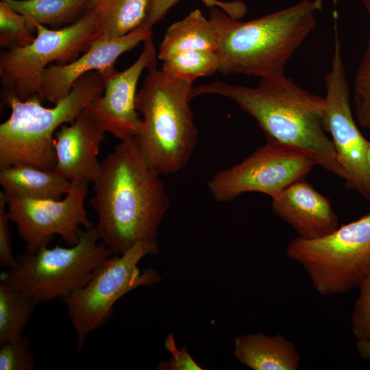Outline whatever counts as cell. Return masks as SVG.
<instances>
[{
    "mask_svg": "<svg viewBox=\"0 0 370 370\" xmlns=\"http://www.w3.org/2000/svg\"><path fill=\"white\" fill-rule=\"evenodd\" d=\"M180 0H149L146 16L141 27L149 29L162 20L168 10Z\"/></svg>",
    "mask_w": 370,
    "mask_h": 370,
    "instance_id": "cell-30",
    "label": "cell"
},
{
    "mask_svg": "<svg viewBox=\"0 0 370 370\" xmlns=\"http://www.w3.org/2000/svg\"><path fill=\"white\" fill-rule=\"evenodd\" d=\"M104 87L103 77L92 71L80 77L70 92L52 108L43 106L38 98L21 101L9 97L1 101L11 112L0 125V168L25 163L53 169L56 132L62 125L72 123Z\"/></svg>",
    "mask_w": 370,
    "mask_h": 370,
    "instance_id": "cell-5",
    "label": "cell"
},
{
    "mask_svg": "<svg viewBox=\"0 0 370 370\" xmlns=\"http://www.w3.org/2000/svg\"><path fill=\"white\" fill-rule=\"evenodd\" d=\"M158 250L156 241L136 243L124 254L109 257L86 284L62 299L76 335L77 353L89 334L112 318L113 306L119 299L139 286L161 280L155 269L140 271L138 265L144 256Z\"/></svg>",
    "mask_w": 370,
    "mask_h": 370,
    "instance_id": "cell-9",
    "label": "cell"
},
{
    "mask_svg": "<svg viewBox=\"0 0 370 370\" xmlns=\"http://www.w3.org/2000/svg\"><path fill=\"white\" fill-rule=\"evenodd\" d=\"M217 32L210 19L195 9L185 18L168 27L162 40L158 58L162 61L181 52L192 50L216 51Z\"/></svg>",
    "mask_w": 370,
    "mask_h": 370,
    "instance_id": "cell-19",
    "label": "cell"
},
{
    "mask_svg": "<svg viewBox=\"0 0 370 370\" xmlns=\"http://www.w3.org/2000/svg\"><path fill=\"white\" fill-rule=\"evenodd\" d=\"M356 347L362 359L370 360V341H356Z\"/></svg>",
    "mask_w": 370,
    "mask_h": 370,
    "instance_id": "cell-31",
    "label": "cell"
},
{
    "mask_svg": "<svg viewBox=\"0 0 370 370\" xmlns=\"http://www.w3.org/2000/svg\"><path fill=\"white\" fill-rule=\"evenodd\" d=\"M233 354L241 364L253 370H297L300 354L296 345L278 334L236 336Z\"/></svg>",
    "mask_w": 370,
    "mask_h": 370,
    "instance_id": "cell-17",
    "label": "cell"
},
{
    "mask_svg": "<svg viewBox=\"0 0 370 370\" xmlns=\"http://www.w3.org/2000/svg\"><path fill=\"white\" fill-rule=\"evenodd\" d=\"M271 208L301 238H321L339 227L330 199L305 180L293 183L273 197Z\"/></svg>",
    "mask_w": 370,
    "mask_h": 370,
    "instance_id": "cell-16",
    "label": "cell"
},
{
    "mask_svg": "<svg viewBox=\"0 0 370 370\" xmlns=\"http://www.w3.org/2000/svg\"><path fill=\"white\" fill-rule=\"evenodd\" d=\"M101 0H89V8H94Z\"/></svg>",
    "mask_w": 370,
    "mask_h": 370,
    "instance_id": "cell-33",
    "label": "cell"
},
{
    "mask_svg": "<svg viewBox=\"0 0 370 370\" xmlns=\"http://www.w3.org/2000/svg\"><path fill=\"white\" fill-rule=\"evenodd\" d=\"M147 69L137 92L136 108L141 125L133 137L147 164L160 176L175 173L189 162L198 130L189 101L192 83L172 78L156 68Z\"/></svg>",
    "mask_w": 370,
    "mask_h": 370,
    "instance_id": "cell-4",
    "label": "cell"
},
{
    "mask_svg": "<svg viewBox=\"0 0 370 370\" xmlns=\"http://www.w3.org/2000/svg\"><path fill=\"white\" fill-rule=\"evenodd\" d=\"M218 69L215 51L192 50L165 59L160 70L172 78L193 83L199 77L213 75Z\"/></svg>",
    "mask_w": 370,
    "mask_h": 370,
    "instance_id": "cell-23",
    "label": "cell"
},
{
    "mask_svg": "<svg viewBox=\"0 0 370 370\" xmlns=\"http://www.w3.org/2000/svg\"><path fill=\"white\" fill-rule=\"evenodd\" d=\"M321 7L322 0H303L246 22L212 8L209 19L218 34V71L260 78L284 75L286 62L315 28V13Z\"/></svg>",
    "mask_w": 370,
    "mask_h": 370,
    "instance_id": "cell-3",
    "label": "cell"
},
{
    "mask_svg": "<svg viewBox=\"0 0 370 370\" xmlns=\"http://www.w3.org/2000/svg\"><path fill=\"white\" fill-rule=\"evenodd\" d=\"M286 254L303 267L321 295L358 288L370 273V214L321 238L297 236L288 243Z\"/></svg>",
    "mask_w": 370,
    "mask_h": 370,
    "instance_id": "cell-8",
    "label": "cell"
},
{
    "mask_svg": "<svg viewBox=\"0 0 370 370\" xmlns=\"http://www.w3.org/2000/svg\"><path fill=\"white\" fill-rule=\"evenodd\" d=\"M35 356L29 339L19 338L0 345V370H33Z\"/></svg>",
    "mask_w": 370,
    "mask_h": 370,
    "instance_id": "cell-26",
    "label": "cell"
},
{
    "mask_svg": "<svg viewBox=\"0 0 370 370\" xmlns=\"http://www.w3.org/2000/svg\"><path fill=\"white\" fill-rule=\"evenodd\" d=\"M36 306L19 291L0 282V345L23 335Z\"/></svg>",
    "mask_w": 370,
    "mask_h": 370,
    "instance_id": "cell-22",
    "label": "cell"
},
{
    "mask_svg": "<svg viewBox=\"0 0 370 370\" xmlns=\"http://www.w3.org/2000/svg\"><path fill=\"white\" fill-rule=\"evenodd\" d=\"M25 17L7 2H0V47L3 50L23 47L35 39Z\"/></svg>",
    "mask_w": 370,
    "mask_h": 370,
    "instance_id": "cell-24",
    "label": "cell"
},
{
    "mask_svg": "<svg viewBox=\"0 0 370 370\" xmlns=\"http://www.w3.org/2000/svg\"><path fill=\"white\" fill-rule=\"evenodd\" d=\"M152 37V30L138 27L121 36H101L77 59L66 64H50L42 77L45 101L53 105L65 97L75 82L83 75L96 71L107 75L115 70L121 55Z\"/></svg>",
    "mask_w": 370,
    "mask_h": 370,
    "instance_id": "cell-14",
    "label": "cell"
},
{
    "mask_svg": "<svg viewBox=\"0 0 370 370\" xmlns=\"http://www.w3.org/2000/svg\"><path fill=\"white\" fill-rule=\"evenodd\" d=\"M149 0H101L94 8L101 36H121L142 25Z\"/></svg>",
    "mask_w": 370,
    "mask_h": 370,
    "instance_id": "cell-21",
    "label": "cell"
},
{
    "mask_svg": "<svg viewBox=\"0 0 370 370\" xmlns=\"http://www.w3.org/2000/svg\"><path fill=\"white\" fill-rule=\"evenodd\" d=\"M106 132L86 107L72 123L56 132L53 170L71 182L93 183L101 169L98 155Z\"/></svg>",
    "mask_w": 370,
    "mask_h": 370,
    "instance_id": "cell-15",
    "label": "cell"
},
{
    "mask_svg": "<svg viewBox=\"0 0 370 370\" xmlns=\"http://www.w3.org/2000/svg\"><path fill=\"white\" fill-rule=\"evenodd\" d=\"M367 160H368L369 165L370 166V145L367 151Z\"/></svg>",
    "mask_w": 370,
    "mask_h": 370,
    "instance_id": "cell-34",
    "label": "cell"
},
{
    "mask_svg": "<svg viewBox=\"0 0 370 370\" xmlns=\"http://www.w3.org/2000/svg\"><path fill=\"white\" fill-rule=\"evenodd\" d=\"M330 70L325 76L324 116L338 161L343 171L345 186L358 192L370 203V166L367 151L370 141L360 133L354 121L349 88L341 54L336 23Z\"/></svg>",
    "mask_w": 370,
    "mask_h": 370,
    "instance_id": "cell-10",
    "label": "cell"
},
{
    "mask_svg": "<svg viewBox=\"0 0 370 370\" xmlns=\"http://www.w3.org/2000/svg\"><path fill=\"white\" fill-rule=\"evenodd\" d=\"M88 182H71L63 199H34L8 197V214L25 243V251L36 252L59 235L70 246L79 239L81 229L93 226L84 206ZM6 195V194H5Z\"/></svg>",
    "mask_w": 370,
    "mask_h": 370,
    "instance_id": "cell-12",
    "label": "cell"
},
{
    "mask_svg": "<svg viewBox=\"0 0 370 370\" xmlns=\"http://www.w3.org/2000/svg\"><path fill=\"white\" fill-rule=\"evenodd\" d=\"M5 2L25 17L32 31L37 25H49L58 29L66 27L77 21L89 8V0H9Z\"/></svg>",
    "mask_w": 370,
    "mask_h": 370,
    "instance_id": "cell-20",
    "label": "cell"
},
{
    "mask_svg": "<svg viewBox=\"0 0 370 370\" xmlns=\"http://www.w3.org/2000/svg\"><path fill=\"white\" fill-rule=\"evenodd\" d=\"M8 198L3 191L0 192V266L7 270L18 264L16 257L12 254L10 221L8 214Z\"/></svg>",
    "mask_w": 370,
    "mask_h": 370,
    "instance_id": "cell-28",
    "label": "cell"
},
{
    "mask_svg": "<svg viewBox=\"0 0 370 370\" xmlns=\"http://www.w3.org/2000/svg\"><path fill=\"white\" fill-rule=\"evenodd\" d=\"M353 99L358 123L370 129V37L355 73Z\"/></svg>",
    "mask_w": 370,
    "mask_h": 370,
    "instance_id": "cell-25",
    "label": "cell"
},
{
    "mask_svg": "<svg viewBox=\"0 0 370 370\" xmlns=\"http://www.w3.org/2000/svg\"><path fill=\"white\" fill-rule=\"evenodd\" d=\"M358 288L351 317L352 331L356 341H370V273Z\"/></svg>",
    "mask_w": 370,
    "mask_h": 370,
    "instance_id": "cell-27",
    "label": "cell"
},
{
    "mask_svg": "<svg viewBox=\"0 0 370 370\" xmlns=\"http://www.w3.org/2000/svg\"><path fill=\"white\" fill-rule=\"evenodd\" d=\"M1 1H9V0H1ZM20 1H24V0H20Z\"/></svg>",
    "mask_w": 370,
    "mask_h": 370,
    "instance_id": "cell-35",
    "label": "cell"
},
{
    "mask_svg": "<svg viewBox=\"0 0 370 370\" xmlns=\"http://www.w3.org/2000/svg\"><path fill=\"white\" fill-rule=\"evenodd\" d=\"M35 31V39L29 45L1 53V101L14 97L44 101L42 83L46 69L52 64L72 62L101 36L92 8L70 25L51 29L37 25Z\"/></svg>",
    "mask_w": 370,
    "mask_h": 370,
    "instance_id": "cell-7",
    "label": "cell"
},
{
    "mask_svg": "<svg viewBox=\"0 0 370 370\" xmlns=\"http://www.w3.org/2000/svg\"><path fill=\"white\" fill-rule=\"evenodd\" d=\"M112 252L101 241L95 225L82 230L70 247L45 245L35 253L16 256L15 268L1 273L0 282L19 291L36 306L64 298L86 284Z\"/></svg>",
    "mask_w": 370,
    "mask_h": 370,
    "instance_id": "cell-6",
    "label": "cell"
},
{
    "mask_svg": "<svg viewBox=\"0 0 370 370\" xmlns=\"http://www.w3.org/2000/svg\"><path fill=\"white\" fill-rule=\"evenodd\" d=\"M214 94L234 101L252 116L267 142L301 151L341 178L343 171L327 136L323 97L299 86L285 75L260 78L256 87L216 81L193 87L191 99Z\"/></svg>",
    "mask_w": 370,
    "mask_h": 370,
    "instance_id": "cell-2",
    "label": "cell"
},
{
    "mask_svg": "<svg viewBox=\"0 0 370 370\" xmlns=\"http://www.w3.org/2000/svg\"><path fill=\"white\" fill-rule=\"evenodd\" d=\"M157 58L151 37L144 42L140 56L130 66L103 76V92L86 106L104 130L121 140L134 137L140 127L141 118L136 108L137 84L143 71Z\"/></svg>",
    "mask_w": 370,
    "mask_h": 370,
    "instance_id": "cell-13",
    "label": "cell"
},
{
    "mask_svg": "<svg viewBox=\"0 0 370 370\" xmlns=\"http://www.w3.org/2000/svg\"><path fill=\"white\" fill-rule=\"evenodd\" d=\"M314 165V161L301 151L267 142L241 162L214 174L208 188L218 202L230 201L251 192L273 198L305 180Z\"/></svg>",
    "mask_w": 370,
    "mask_h": 370,
    "instance_id": "cell-11",
    "label": "cell"
},
{
    "mask_svg": "<svg viewBox=\"0 0 370 370\" xmlns=\"http://www.w3.org/2000/svg\"><path fill=\"white\" fill-rule=\"evenodd\" d=\"M164 346L172 357L169 361H162L157 367L158 370H202L188 354L186 347L177 349L173 336L170 333L166 337Z\"/></svg>",
    "mask_w": 370,
    "mask_h": 370,
    "instance_id": "cell-29",
    "label": "cell"
},
{
    "mask_svg": "<svg viewBox=\"0 0 370 370\" xmlns=\"http://www.w3.org/2000/svg\"><path fill=\"white\" fill-rule=\"evenodd\" d=\"M370 14V0H360Z\"/></svg>",
    "mask_w": 370,
    "mask_h": 370,
    "instance_id": "cell-32",
    "label": "cell"
},
{
    "mask_svg": "<svg viewBox=\"0 0 370 370\" xmlns=\"http://www.w3.org/2000/svg\"><path fill=\"white\" fill-rule=\"evenodd\" d=\"M133 137L122 140L101 162L90 199L100 241L120 255L141 241H156L169 206L164 184Z\"/></svg>",
    "mask_w": 370,
    "mask_h": 370,
    "instance_id": "cell-1",
    "label": "cell"
},
{
    "mask_svg": "<svg viewBox=\"0 0 370 370\" xmlns=\"http://www.w3.org/2000/svg\"><path fill=\"white\" fill-rule=\"evenodd\" d=\"M0 184L8 197L34 199H62L71 182L53 169L15 163L0 168Z\"/></svg>",
    "mask_w": 370,
    "mask_h": 370,
    "instance_id": "cell-18",
    "label": "cell"
}]
</instances>
